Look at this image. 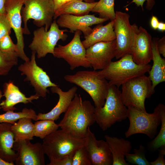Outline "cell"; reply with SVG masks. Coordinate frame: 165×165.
I'll list each match as a JSON object with an SVG mask.
<instances>
[{"label": "cell", "mask_w": 165, "mask_h": 165, "mask_svg": "<svg viewBox=\"0 0 165 165\" xmlns=\"http://www.w3.org/2000/svg\"><path fill=\"white\" fill-rule=\"evenodd\" d=\"M95 107L89 100H83L76 93L63 119L58 124L61 129L79 138H85L88 128L95 122Z\"/></svg>", "instance_id": "obj_1"}, {"label": "cell", "mask_w": 165, "mask_h": 165, "mask_svg": "<svg viewBox=\"0 0 165 165\" xmlns=\"http://www.w3.org/2000/svg\"><path fill=\"white\" fill-rule=\"evenodd\" d=\"M65 80L76 84L85 91L93 100L95 108L104 105L110 87L108 81L98 71L82 70L73 75H66Z\"/></svg>", "instance_id": "obj_2"}, {"label": "cell", "mask_w": 165, "mask_h": 165, "mask_svg": "<svg viewBox=\"0 0 165 165\" xmlns=\"http://www.w3.org/2000/svg\"><path fill=\"white\" fill-rule=\"evenodd\" d=\"M151 67L149 64L143 65L137 64L131 54H127L117 61H112L106 68L98 72L108 81L110 86L114 85L119 88L130 79L145 75Z\"/></svg>", "instance_id": "obj_3"}, {"label": "cell", "mask_w": 165, "mask_h": 165, "mask_svg": "<svg viewBox=\"0 0 165 165\" xmlns=\"http://www.w3.org/2000/svg\"><path fill=\"white\" fill-rule=\"evenodd\" d=\"M127 112V108L121 98V91L116 86H111L103 106L99 108L95 107V122L104 131L116 123L126 119Z\"/></svg>", "instance_id": "obj_4"}, {"label": "cell", "mask_w": 165, "mask_h": 165, "mask_svg": "<svg viewBox=\"0 0 165 165\" xmlns=\"http://www.w3.org/2000/svg\"><path fill=\"white\" fill-rule=\"evenodd\" d=\"M121 86V97L125 105L146 112L145 100L150 97L155 92L148 76L144 75L136 77Z\"/></svg>", "instance_id": "obj_5"}, {"label": "cell", "mask_w": 165, "mask_h": 165, "mask_svg": "<svg viewBox=\"0 0 165 165\" xmlns=\"http://www.w3.org/2000/svg\"><path fill=\"white\" fill-rule=\"evenodd\" d=\"M85 142V138L75 137L61 129L46 136L42 144L49 159H59L72 154L78 148L84 145Z\"/></svg>", "instance_id": "obj_6"}, {"label": "cell", "mask_w": 165, "mask_h": 165, "mask_svg": "<svg viewBox=\"0 0 165 165\" xmlns=\"http://www.w3.org/2000/svg\"><path fill=\"white\" fill-rule=\"evenodd\" d=\"M24 5L21 11L23 34H30L27 26L30 19L33 20L34 24L38 27L45 26V31H47L55 14L53 0H24Z\"/></svg>", "instance_id": "obj_7"}, {"label": "cell", "mask_w": 165, "mask_h": 165, "mask_svg": "<svg viewBox=\"0 0 165 165\" xmlns=\"http://www.w3.org/2000/svg\"><path fill=\"white\" fill-rule=\"evenodd\" d=\"M115 13L113 25L116 42L115 57L119 59L131 54L138 28L135 24H130V16L128 13L120 11H116Z\"/></svg>", "instance_id": "obj_8"}, {"label": "cell", "mask_w": 165, "mask_h": 165, "mask_svg": "<svg viewBox=\"0 0 165 165\" xmlns=\"http://www.w3.org/2000/svg\"><path fill=\"white\" fill-rule=\"evenodd\" d=\"M68 31L66 29H60L56 20H54L47 31L42 27L34 31L33 40L29 47L36 53L38 59L45 57L48 53L54 56L57 42L60 40H66L68 35L65 32Z\"/></svg>", "instance_id": "obj_9"}, {"label": "cell", "mask_w": 165, "mask_h": 165, "mask_svg": "<svg viewBox=\"0 0 165 165\" xmlns=\"http://www.w3.org/2000/svg\"><path fill=\"white\" fill-rule=\"evenodd\" d=\"M128 118L130 124L125 135L128 138L137 134H145L153 139L158 132L157 128L161 121L158 113L153 110L149 113L132 107H127Z\"/></svg>", "instance_id": "obj_10"}, {"label": "cell", "mask_w": 165, "mask_h": 165, "mask_svg": "<svg viewBox=\"0 0 165 165\" xmlns=\"http://www.w3.org/2000/svg\"><path fill=\"white\" fill-rule=\"evenodd\" d=\"M81 34V31H75L73 38L69 43L64 46L58 45L54 50L53 56L64 60L72 70L80 66L91 68L86 57V49L80 39Z\"/></svg>", "instance_id": "obj_11"}, {"label": "cell", "mask_w": 165, "mask_h": 165, "mask_svg": "<svg viewBox=\"0 0 165 165\" xmlns=\"http://www.w3.org/2000/svg\"><path fill=\"white\" fill-rule=\"evenodd\" d=\"M36 54L32 51L31 59L20 64L18 70L21 75H26L24 81L30 82L34 88L35 94L39 97L44 98L49 93L48 87L58 85L52 82L46 72L37 65Z\"/></svg>", "instance_id": "obj_12"}, {"label": "cell", "mask_w": 165, "mask_h": 165, "mask_svg": "<svg viewBox=\"0 0 165 165\" xmlns=\"http://www.w3.org/2000/svg\"><path fill=\"white\" fill-rule=\"evenodd\" d=\"M24 0H6L5 4L6 15L13 30L17 40V54L25 61L30 59L24 52V43L21 11Z\"/></svg>", "instance_id": "obj_13"}, {"label": "cell", "mask_w": 165, "mask_h": 165, "mask_svg": "<svg viewBox=\"0 0 165 165\" xmlns=\"http://www.w3.org/2000/svg\"><path fill=\"white\" fill-rule=\"evenodd\" d=\"M28 140L14 142L13 148L16 151L14 161L16 165H44L45 153L42 144H32Z\"/></svg>", "instance_id": "obj_14"}, {"label": "cell", "mask_w": 165, "mask_h": 165, "mask_svg": "<svg viewBox=\"0 0 165 165\" xmlns=\"http://www.w3.org/2000/svg\"><path fill=\"white\" fill-rule=\"evenodd\" d=\"M116 39L101 42L86 49V57L94 70H101L107 66L115 57Z\"/></svg>", "instance_id": "obj_15"}, {"label": "cell", "mask_w": 165, "mask_h": 165, "mask_svg": "<svg viewBox=\"0 0 165 165\" xmlns=\"http://www.w3.org/2000/svg\"><path fill=\"white\" fill-rule=\"evenodd\" d=\"M85 139L84 145L92 165L112 164V156L106 141L97 140L90 127L88 128Z\"/></svg>", "instance_id": "obj_16"}, {"label": "cell", "mask_w": 165, "mask_h": 165, "mask_svg": "<svg viewBox=\"0 0 165 165\" xmlns=\"http://www.w3.org/2000/svg\"><path fill=\"white\" fill-rule=\"evenodd\" d=\"M58 18L56 22L59 27L67 28L71 32L80 31L84 36L88 35L92 31L93 29L90 26L102 23L109 20L107 18L97 17L94 15L88 14L81 16L62 14Z\"/></svg>", "instance_id": "obj_17"}, {"label": "cell", "mask_w": 165, "mask_h": 165, "mask_svg": "<svg viewBox=\"0 0 165 165\" xmlns=\"http://www.w3.org/2000/svg\"><path fill=\"white\" fill-rule=\"evenodd\" d=\"M130 54L134 61L138 64L146 65L152 60V37L141 26L138 28Z\"/></svg>", "instance_id": "obj_18"}, {"label": "cell", "mask_w": 165, "mask_h": 165, "mask_svg": "<svg viewBox=\"0 0 165 165\" xmlns=\"http://www.w3.org/2000/svg\"><path fill=\"white\" fill-rule=\"evenodd\" d=\"M77 88L73 86L68 91H64L59 86L50 87L52 93L57 94L59 96L58 101L55 106L49 112L46 113H39L37 115L36 121L48 119L56 121L60 115L64 113L69 106L77 90Z\"/></svg>", "instance_id": "obj_19"}, {"label": "cell", "mask_w": 165, "mask_h": 165, "mask_svg": "<svg viewBox=\"0 0 165 165\" xmlns=\"http://www.w3.org/2000/svg\"><path fill=\"white\" fill-rule=\"evenodd\" d=\"M4 95L5 99L0 103L1 108L5 112L16 109L14 106L17 104H26L37 100L39 96L36 94L26 97L11 81L6 83L4 86Z\"/></svg>", "instance_id": "obj_20"}, {"label": "cell", "mask_w": 165, "mask_h": 165, "mask_svg": "<svg viewBox=\"0 0 165 165\" xmlns=\"http://www.w3.org/2000/svg\"><path fill=\"white\" fill-rule=\"evenodd\" d=\"M12 124L0 123V157L6 161L14 163L16 153L13 148L14 139L11 130Z\"/></svg>", "instance_id": "obj_21"}, {"label": "cell", "mask_w": 165, "mask_h": 165, "mask_svg": "<svg viewBox=\"0 0 165 165\" xmlns=\"http://www.w3.org/2000/svg\"><path fill=\"white\" fill-rule=\"evenodd\" d=\"M112 158V165H129L125 159L126 153H129L132 146L131 143L123 138L105 136Z\"/></svg>", "instance_id": "obj_22"}, {"label": "cell", "mask_w": 165, "mask_h": 165, "mask_svg": "<svg viewBox=\"0 0 165 165\" xmlns=\"http://www.w3.org/2000/svg\"><path fill=\"white\" fill-rule=\"evenodd\" d=\"M158 38H154L152 39V59L153 64L148 72V77L152 83V88L159 83L165 81V60L162 58L157 48Z\"/></svg>", "instance_id": "obj_23"}, {"label": "cell", "mask_w": 165, "mask_h": 165, "mask_svg": "<svg viewBox=\"0 0 165 165\" xmlns=\"http://www.w3.org/2000/svg\"><path fill=\"white\" fill-rule=\"evenodd\" d=\"M114 24V20H113L105 25L100 24L94 27L90 34L84 36L85 39L82 43L85 48L86 49L98 42H110L116 39Z\"/></svg>", "instance_id": "obj_24"}, {"label": "cell", "mask_w": 165, "mask_h": 165, "mask_svg": "<svg viewBox=\"0 0 165 165\" xmlns=\"http://www.w3.org/2000/svg\"><path fill=\"white\" fill-rule=\"evenodd\" d=\"M97 2L87 3L81 0H71L66 2L55 13L53 19L62 14H71L76 16L84 15L92 11Z\"/></svg>", "instance_id": "obj_25"}, {"label": "cell", "mask_w": 165, "mask_h": 165, "mask_svg": "<svg viewBox=\"0 0 165 165\" xmlns=\"http://www.w3.org/2000/svg\"><path fill=\"white\" fill-rule=\"evenodd\" d=\"M32 120L28 118H22L12 124L11 128L14 136V142L33 139L35 126Z\"/></svg>", "instance_id": "obj_26"}, {"label": "cell", "mask_w": 165, "mask_h": 165, "mask_svg": "<svg viewBox=\"0 0 165 165\" xmlns=\"http://www.w3.org/2000/svg\"><path fill=\"white\" fill-rule=\"evenodd\" d=\"M153 110L156 112L160 117L161 126L158 135L148 144L149 149L152 151L165 146V106L163 104L160 103Z\"/></svg>", "instance_id": "obj_27"}, {"label": "cell", "mask_w": 165, "mask_h": 165, "mask_svg": "<svg viewBox=\"0 0 165 165\" xmlns=\"http://www.w3.org/2000/svg\"><path fill=\"white\" fill-rule=\"evenodd\" d=\"M37 116L35 112L31 108H25L21 112H18L9 110L0 115V123H8L13 124L19 119L24 118H28L36 121Z\"/></svg>", "instance_id": "obj_28"}, {"label": "cell", "mask_w": 165, "mask_h": 165, "mask_svg": "<svg viewBox=\"0 0 165 165\" xmlns=\"http://www.w3.org/2000/svg\"><path fill=\"white\" fill-rule=\"evenodd\" d=\"M91 12L98 13L100 18L114 20V0H100L97 2Z\"/></svg>", "instance_id": "obj_29"}, {"label": "cell", "mask_w": 165, "mask_h": 165, "mask_svg": "<svg viewBox=\"0 0 165 165\" xmlns=\"http://www.w3.org/2000/svg\"><path fill=\"white\" fill-rule=\"evenodd\" d=\"M18 57L16 52H6L0 50V75H7L17 65Z\"/></svg>", "instance_id": "obj_30"}, {"label": "cell", "mask_w": 165, "mask_h": 165, "mask_svg": "<svg viewBox=\"0 0 165 165\" xmlns=\"http://www.w3.org/2000/svg\"><path fill=\"white\" fill-rule=\"evenodd\" d=\"M55 121L48 119L40 120L34 124V136L43 139L46 136L57 130L59 127Z\"/></svg>", "instance_id": "obj_31"}, {"label": "cell", "mask_w": 165, "mask_h": 165, "mask_svg": "<svg viewBox=\"0 0 165 165\" xmlns=\"http://www.w3.org/2000/svg\"><path fill=\"white\" fill-rule=\"evenodd\" d=\"M134 151L133 154L129 153L125 155L126 160L129 163L137 165H151L150 162L145 157L144 146L140 145L138 149L134 148Z\"/></svg>", "instance_id": "obj_32"}, {"label": "cell", "mask_w": 165, "mask_h": 165, "mask_svg": "<svg viewBox=\"0 0 165 165\" xmlns=\"http://www.w3.org/2000/svg\"><path fill=\"white\" fill-rule=\"evenodd\" d=\"M72 165H92L85 145L79 147L74 152Z\"/></svg>", "instance_id": "obj_33"}, {"label": "cell", "mask_w": 165, "mask_h": 165, "mask_svg": "<svg viewBox=\"0 0 165 165\" xmlns=\"http://www.w3.org/2000/svg\"><path fill=\"white\" fill-rule=\"evenodd\" d=\"M0 50L4 52H15L17 53L16 44L13 43L9 35H6L0 39Z\"/></svg>", "instance_id": "obj_34"}, {"label": "cell", "mask_w": 165, "mask_h": 165, "mask_svg": "<svg viewBox=\"0 0 165 165\" xmlns=\"http://www.w3.org/2000/svg\"><path fill=\"white\" fill-rule=\"evenodd\" d=\"M12 28L6 14L0 17V39L11 32Z\"/></svg>", "instance_id": "obj_35"}, {"label": "cell", "mask_w": 165, "mask_h": 165, "mask_svg": "<svg viewBox=\"0 0 165 165\" xmlns=\"http://www.w3.org/2000/svg\"><path fill=\"white\" fill-rule=\"evenodd\" d=\"M72 154L63 157L54 159L49 158L50 162L47 165H72Z\"/></svg>", "instance_id": "obj_36"}, {"label": "cell", "mask_w": 165, "mask_h": 165, "mask_svg": "<svg viewBox=\"0 0 165 165\" xmlns=\"http://www.w3.org/2000/svg\"><path fill=\"white\" fill-rule=\"evenodd\" d=\"M159 153L157 159L150 162L151 165H165V160L164 157L165 155V146H162L159 149Z\"/></svg>", "instance_id": "obj_37"}, {"label": "cell", "mask_w": 165, "mask_h": 165, "mask_svg": "<svg viewBox=\"0 0 165 165\" xmlns=\"http://www.w3.org/2000/svg\"><path fill=\"white\" fill-rule=\"evenodd\" d=\"M157 48L160 54L165 57V36L158 39L157 41Z\"/></svg>", "instance_id": "obj_38"}, {"label": "cell", "mask_w": 165, "mask_h": 165, "mask_svg": "<svg viewBox=\"0 0 165 165\" xmlns=\"http://www.w3.org/2000/svg\"><path fill=\"white\" fill-rule=\"evenodd\" d=\"M55 13L58 11L66 3L65 0H53Z\"/></svg>", "instance_id": "obj_39"}, {"label": "cell", "mask_w": 165, "mask_h": 165, "mask_svg": "<svg viewBox=\"0 0 165 165\" xmlns=\"http://www.w3.org/2000/svg\"><path fill=\"white\" fill-rule=\"evenodd\" d=\"M159 22L157 18L155 16H153L150 21V25L152 28L154 30L157 29Z\"/></svg>", "instance_id": "obj_40"}, {"label": "cell", "mask_w": 165, "mask_h": 165, "mask_svg": "<svg viewBox=\"0 0 165 165\" xmlns=\"http://www.w3.org/2000/svg\"><path fill=\"white\" fill-rule=\"evenodd\" d=\"M6 0H0V17L6 14L5 4Z\"/></svg>", "instance_id": "obj_41"}, {"label": "cell", "mask_w": 165, "mask_h": 165, "mask_svg": "<svg viewBox=\"0 0 165 165\" xmlns=\"http://www.w3.org/2000/svg\"><path fill=\"white\" fill-rule=\"evenodd\" d=\"M146 8L148 10H151L155 3L154 0H147Z\"/></svg>", "instance_id": "obj_42"}, {"label": "cell", "mask_w": 165, "mask_h": 165, "mask_svg": "<svg viewBox=\"0 0 165 165\" xmlns=\"http://www.w3.org/2000/svg\"><path fill=\"white\" fill-rule=\"evenodd\" d=\"M147 0H133L130 3H135L137 6L139 7L141 6L142 9H143V5L144 2Z\"/></svg>", "instance_id": "obj_43"}, {"label": "cell", "mask_w": 165, "mask_h": 165, "mask_svg": "<svg viewBox=\"0 0 165 165\" xmlns=\"http://www.w3.org/2000/svg\"><path fill=\"white\" fill-rule=\"evenodd\" d=\"M157 29L160 31L163 32L165 30V24L163 22H159Z\"/></svg>", "instance_id": "obj_44"}, {"label": "cell", "mask_w": 165, "mask_h": 165, "mask_svg": "<svg viewBox=\"0 0 165 165\" xmlns=\"http://www.w3.org/2000/svg\"><path fill=\"white\" fill-rule=\"evenodd\" d=\"M14 163L4 161L0 157V165H14Z\"/></svg>", "instance_id": "obj_45"}, {"label": "cell", "mask_w": 165, "mask_h": 165, "mask_svg": "<svg viewBox=\"0 0 165 165\" xmlns=\"http://www.w3.org/2000/svg\"><path fill=\"white\" fill-rule=\"evenodd\" d=\"M81 0L84 1L85 2L89 3H93L95 2L94 0Z\"/></svg>", "instance_id": "obj_46"}, {"label": "cell", "mask_w": 165, "mask_h": 165, "mask_svg": "<svg viewBox=\"0 0 165 165\" xmlns=\"http://www.w3.org/2000/svg\"><path fill=\"white\" fill-rule=\"evenodd\" d=\"M3 95L2 94V91L0 90V109L1 108V107L0 106V101L1 98Z\"/></svg>", "instance_id": "obj_47"}, {"label": "cell", "mask_w": 165, "mask_h": 165, "mask_svg": "<svg viewBox=\"0 0 165 165\" xmlns=\"http://www.w3.org/2000/svg\"><path fill=\"white\" fill-rule=\"evenodd\" d=\"M65 0V2H68V1H70L71 0Z\"/></svg>", "instance_id": "obj_48"}]
</instances>
